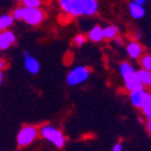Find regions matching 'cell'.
<instances>
[{"instance_id": "obj_8", "label": "cell", "mask_w": 151, "mask_h": 151, "mask_svg": "<svg viewBox=\"0 0 151 151\" xmlns=\"http://www.w3.org/2000/svg\"><path fill=\"white\" fill-rule=\"evenodd\" d=\"M145 94H146V92H144L143 88H138V90L131 91V103L133 104V106L142 109Z\"/></svg>"}, {"instance_id": "obj_12", "label": "cell", "mask_w": 151, "mask_h": 151, "mask_svg": "<svg viewBox=\"0 0 151 151\" xmlns=\"http://www.w3.org/2000/svg\"><path fill=\"white\" fill-rule=\"evenodd\" d=\"M127 53H128L129 57L133 58V59L138 58V57L142 55V47H140V45L137 44V42H131V44H128V46H127Z\"/></svg>"}, {"instance_id": "obj_5", "label": "cell", "mask_w": 151, "mask_h": 151, "mask_svg": "<svg viewBox=\"0 0 151 151\" xmlns=\"http://www.w3.org/2000/svg\"><path fill=\"white\" fill-rule=\"evenodd\" d=\"M44 19V14L39 7H24L23 21L32 26H36Z\"/></svg>"}, {"instance_id": "obj_3", "label": "cell", "mask_w": 151, "mask_h": 151, "mask_svg": "<svg viewBox=\"0 0 151 151\" xmlns=\"http://www.w3.org/2000/svg\"><path fill=\"white\" fill-rule=\"evenodd\" d=\"M41 135L48 142H51L57 147H62L64 145V137H63V134L58 129L51 127V126H45V127H42Z\"/></svg>"}, {"instance_id": "obj_20", "label": "cell", "mask_w": 151, "mask_h": 151, "mask_svg": "<svg viewBox=\"0 0 151 151\" xmlns=\"http://www.w3.org/2000/svg\"><path fill=\"white\" fill-rule=\"evenodd\" d=\"M74 42H75V45H78V46H81V45H83V42H85V37H83L82 35H78L76 37H75Z\"/></svg>"}, {"instance_id": "obj_2", "label": "cell", "mask_w": 151, "mask_h": 151, "mask_svg": "<svg viewBox=\"0 0 151 151\" xmlns=\"http://www.w3.org/2000/svg\"><path fill=\"white\" fill-rule=\"evenodd\" d=\"M120 71L121 75L124 80V85L126 88L129 91H134L138 88H143V83L138 78V71H135L131 64L128 63H122L120 67Z\"/></svg>"}, {"instance_id": "obj_6", "label": "cell", "mask_w": 151, "mask_h": 151, "mask_svg": "<svg viewBox=\"0 0 151 151\" xmlns=\"http://www.w3.org/2000/svg\"><path fill=\"white\" fill-rule=\"evenodd\" d=\"M36 137V129L32 126H27L19 131L17 135V144L19 146H28L32 144Z\"/></svg>"}, {"instance_id": "obj_22", "label": "cell", "mask_w": 151, "mask_h": 151, "mask_svg": "<svg viewBox=\"0 0 151 151\" xmlns=\"http://www.w3.org/2000/svg\"><path fill=\"white\" fill-rule=\"evenodd\" d=\"M147 129H149V133H150V135H151V119H150L149 122H147Z\"/></svg>"}, {"instance_id": "obj_18", "label": "cell", "mask_w": 151, "mask_h": 151, "mask_svg": "<svg viewBox=\"0 0 151 151\" xmlns=\"http://www.w3.org/2000/svg\"><path fill=\"white\" fill-rule=\"evenodd\" d=\"M23 4L27 7H39L40 0H23Z\"/></svg>"}, {"instance_id": "obj_13", "label": "cell", "mask_w": 151, "mask_h": 151, "mask_svg": "<svg viewBox=\"0 0 151 151\" xmlns=\"http://www.w3.org/2000/svg\"><path fill=\"white\" fill-rule=\"evenodd\" d=\"M138 78L143 85H151V71L147 69H142L138 71Z\"/></svg>"}, {"instance_id": "obj_9", "label": "cell", "mask_w": 151, "mask_h": 151, "mask_svg": "<svg viewBox=\"0 0 151 151\" xmlns=\"http://www.w3.org/2000/svg\"><path fill=\"white\" fill-rule=\"evenodd\" d=\"M16 36L12 32H3L1 35H0V48L1 50H6L9 48L12 44L15 42Z\"/></svg>"}, {"instance_id": "obj_21", "label": "cell", "mask_w": 151, "mask_h": 151, "mask_svg": "<svg viewBox=\"0 0 151 151\" xmlns=\"http://www.w3.org/2000/svg\"><path fill=\"white\" fill-rule=\"evenodd\" d=\"M123 147H122V145L121 144H116V145H114V147H112V151H121Z\"/></svg>"}, {"instance_id": "obj_14", "label": "cell", "mask_w": 151, "mask_h": 151, "mask_svg": "<svg viewBox=\"0 0 151 151\" xmlns=\"http://www.w3.org/2000/svg\"><path fill=\"white\" fill-rule=\"evenodd\" d=\"M144 114L147 116V119H151V94L146 93L145 98H144V102H143V106H142Z\"/></svg>"}, {"instance_id": "obj_10", "label": "cell", "mask_w": 151, "mask_h": 151, "mask_svg": "<svg viewBox=\"0 0 151 151\" xmlns=\"http://www.w3.org/2000/svg\"><path fill=\"white\" fill-rule=\"evenodd\" d=\"M129 12H131V16L135 19H139V18L144 17V15H145V10H144L143 5L138 4L135 1L129 4Z\"/></svg>"}, {"instance_id": "obj_1", "label": "cell", "mask_w": 151, "mask_h": 151, "mask_svg": "<svg viewBox=\"0 0 151 151\" xmlns=\"http://www.w3.org/2000/svg\"><path fill=\"white\" fill-rule=\"evenodd\" d=\"M60 7L73 16H91L97 12L98 4L96 0H60Z\"/></svg>"}, {"instance_id": "obj_11", "label": "cell", "mask_w": 151, "mask_h": 151, "mask_svg": "<svg viewBox=\"0 0 151 151\" xmlns=\"http://www.w3.org/2000/svg\"><path fill=\"white\" fill-rule=\"evenodd\" d=\"M88 37H90V40H92V41H100V40H103V37H105L104 29L102 27H99V26H96L94 28L91 29V32L88 34Z\"/></svg>"}, {"instance_id": "obj_23", "label": "cell", "mask_w": 151, "mask_h": 151, "mask_svg": "<svg viewBox=\"0 0 151 151\" xmlns=\"http://www.w3.org/2000/svg\"><path fill=\"white\" fill-rule=\"evenodd\" d=\"M134 1L138 3V4H142V5H143V4L145 3V0H134Z\"/></svg>"}, {"instance_id": "obj_19", "label": "cell", "mask_w": 151, "mask_h": 151, "mask_svg": "<svg viewBox=\"0 0 151 151\" xmlns=\"http://www.w3.org/2000/svg\"><path fill=\"white\" fill-rule=\"evenodd\" d=\"M23 12H24V7H19V9H16L14 11V18L15 19H23Z\"/></svg>"}, {"instance_id": "obj_7", "label": "cell", "mask_w": 151, "mask_h": 151, "mask_svg": "<svg viewBox=\"0 0 151 151\" xmlns=\"http://www.w3.org/2000/svg\"><path fill=\"white\" fill-rule=\"evenodd\" d=\"M24 67H26L27 71L30 74H37L40 70V64L34 57L29 56L28 53H24Z\"/></svg>"}, {"instance_id": "obj_4", "label": "cell", "mask_w": 151, "mask_h": 151, "mask_svg": "<svg viewBox=\"0 0 151 151\" xmlns=\"http://www.w3.org/2000/svg\"><path fill=\"white\" fill-rule=\"evenodd\" d=\"M90 76V71L87 68L85 67H78L73 69L69 74H68V78H67V82L71 86H76L80 85L82 82H85Z\"/></svg>"}, {"instance_id": "obj_16", "label": "cell", "mask_w": 151, "mask_h": 151, "mask_svg": "<svg viewBox=\"0 0 151 151\" xmlns=\"http://www.w3.org/2000/svg\"><path fill=\"white\" fill-rule=\"evenodd\" d=\"M117 33H119V29L115 26H109V27L104 28V35L106 39H115Z\"/></svg>"}, {"instance_id": "obj_17", "label": "cell", "mask_w": 151, "mask_h": 151, "mask_svg": "<svg viewBox=\"0 0 151 151\" xmlns=\"http://www.w3.org/2000/svg\"><path fill=\"white\" fill-rule=\"evenodd\" d=\"M142 65L144 69H147L151 71V55H146L142 58Z\"/></svg>"}, {"instance_id": "obj_15", "label": "cell", "mask_w": 151, "mask_h": 151, "mask_svg": "<svg viewBox=\"0 0 151 151\" xmlns=\"http://www.w3.org/2000/svg\"><path fill=\"white\" fill-rule=\"evenodd\" d=\"M14 16H10V15H4L1 16V18H0V29H6L9 28L12 22H14Z\"/></svg>"}]
</instances>
